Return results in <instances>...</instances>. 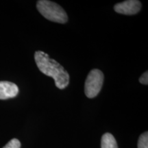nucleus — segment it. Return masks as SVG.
<instances>
[{
    "label": "nucleus",
    "mask_w": 148,
    "mask_h": 148,
    "mask_svg": "<svg viewBox=\"0 0 148 148\" xmlns=\"http://www.w3.org/2000/svg\"><path fill=\"white\" fill-rule=\"evenodd\" d=\"M34 60L40 71L54 79L55 84L59 89H64L69 84V75L64 68L57 61L51 58L47 53L37 51Z\"/></svg>",
    "instance_id": "1"
},
{
    "label": "nucleus",
    "mask_w": 148,
    "mask_h": 148,
    "mask_svg": "<svg viewBox=\"0 0 148 148\" xmlns=\"http://www.w3.org/2000/svg\"><path fill=\"white\" fill-rule=\"evenodd\" d=\"M36 8L45 18L58 23H65L68 21L66 12L58 3L49 0L37 1Z\"/></svg>",
    "instance_id": "2"
},
{
    "label": "nucleus",
    "mask_w": 148,
    "mask_h": 148,
    "mask_svg": "<svg viewBox=\"0 0 148 148\" xmlns=\"http://www.w3.org/2000/svg\"><path fill=\"white\" fill-rule=\"evenodd\" d=\"M104 76L100 70L95 69L89 72L84 84L85 95L88 98H94L100 92Z\"/></svg>",
    "instance_id": "3"
},
{
    "label": "nucleus",
    "mask_w": 148,
    "mask_h": 148,
    "mask_svg": "<svg viewBox=\"0 0 148 148\" xmlns=\"http://www.w3.org/2000/svg\"><path fill=\"white\" fill-rule=\"evenodd\" d=\"M141 8V3L138 0H127L118 3L114 6L115 12L125 15H133L138 13Z\"/></svg>",
    "instance_id": "4"
},
{
    "label": "nucleus",
    "mask_w": 148,
    "mask_h": 148,
    "mask_svg": "<svg viewBox=\"0 0 148 148\" xmlns=\"http://www.w3.org/2000/svg\"><path fill=\"white\" fill-rule=\"evenodd\" d=\"M18 93V88L14 83L0 81V99L15 97Z\"/></svg>",
    "instance_id": "5"
},
{
    "label": "nucleus",
    "mask_w": 148,
    "mask_h": 148,
    "mask_svg": "<svg viewBox=\"0 0 148 148\" xmlns=\"http://www.w3.org/2000/svg\"><path fill=\"white\" fill-rule=\"evenodd\" d=\"M101 148H118L117 143L113 135L105 133L101 137Z\"/></svg>",
    "instance_id": "6"
},
{
    "label": "nucleus",
    "mask_w": 148,
    "mask_h": 148,
    "mask_svg": "<svg viewBox=\"0 0 148 148\" xmlns=\"http://www.w3.org/2000/svg\"><path fill=\"white\" fill-rule=\"evenodd\" d=\"M138 148H148V132H145L139 136Z\"/></svg>",
    "instance_id": "7"
},
{
    "label": "nucleus",
    "mask_w": 148,
    "mask_h": 148,
    "mask_svg": "<svg viewBox=\"0 0 148 148\" xmlns=\"http://www.w3.org/2000/svg\"><path fill=\"white\" fill-rule=\"evenodd\" d=\"M3 148H21V143L16 138L10 140Z\"/></svg>",
    "instance_id": "8"
},
{
    "label": "nucleus",
    "mask_w": 148,
    "mask_h": 148,
    "mask_svg": "<svg viewBox=\"0 0 148 148\" xmlns=\"http://www.w3.org/2000/svg\"><path fill=\"white\" fill-rule=\"evenodd\" d=\"M139 82L141 84L147 85L148 84V72L145 71L139 78Z\"/></svg>",
    "instance_id": "9"
}]
</instances>
